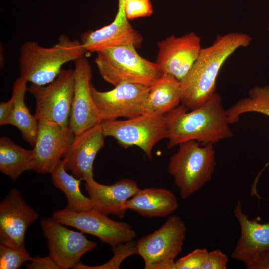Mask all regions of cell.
Here are the masks:
<instances>
[{"mask_svg": "<svg viewBox=\"0 0 269 269\" xmlns=\"http://www.w3.org/2000/svg\"><path fill=\"white\" fill-rule=\"evenodd\" d=\"M30 261L26 265L28 269H60L49 255L45 257L31 258Z\"/></svg>", "mask_w": 269, "mask_h": 269, "instance_id": "31", "label": "cell"}, {"mask_svg": "<svg viewBox=\"0 0 269 269\" xmlns=\"http://www.w3.org/2000/svg\"><path fill=\"white\" fill-rule=\"evenodd\" d=\"M213 144L201 146L191 140L179 144L177 151L172 155L168 164V172L179 189L180 197L186 199L201 189L212 179L216 160Z\"/></svg>", "mask_w": 269, "mask_h": 269, "instance_id": "5", "label": "cell"}, {"mask_svg": "<svg viewBox=\"0 0 269 269\" xmlns=\"http://www.w3.org/2000/svg\"><path fill=\"white\" fill-rule=\"evenodd\" d=\"M95 60L103 79L114 86L136 83L152 87L163 74L155 62L142 57L133 45H121L98 51Z\"/></svg>", "mask_w": 269, "mask_h": 269, "instance_id": "4", "label": "cell"}, {"mask_svg": "<svg viewBox=\"0 0 269 269\" xmlns=\"http://www.w3.org/2000/svg\"><path fill=\"white\" fill-rule=\"evenodd\" d=\"M27 81L20 76L13 82L12 93L13 104L7 125L17 128L21 132L22 138L34 146L37 134L38 121L32 115L24 102L25 94L28 91Z\"/></svg>", "mask_w": 269, "mask_h": 269, "instance_id": "22", "label": "cell"}, {"mask_svg": "<svg viewBox=\"0 0 269 269\" xmlns=\"http://www.w3.org/2000/svg\"><path fill=\"white\" fill-rule=\"evenodd\" d=\"M208 251L206 249H197L175 261L173 269H201Z\"/></svg>", "mask_w": 269, "mask_h": 269, "instance_id": "28", "label": "cell"}, {"mask_svg": "<svg viewBox=\"0 0 269 269\" xmlns=\"http://www.w3.org/2000/svg\"><path fill=\"white\" fill-rule=\"evenodd\" d=\"M124 7L128 19L149 16L153 12L150 0L125 1Z\"/></svg>", "mask_w": 269, "mask_h": 269, "instance_id": "29", "label": "cell"}, {"mask_svg": "<svg viewBox=\"0 0 269 269\" xmlns=\"http://www.w3.org/2000/svg\"><path fill=\"white\" fill-rule=\"evenodd\" d=\"M74 62V89L68 125L76 135L102 121L92 95L90 64L85 56Z\"/></svg>", "mask_w": 269, "mask_h": 269, "instance_id": "15", "label": "cell"}, {"mask_svg": "<svg viewBox=\"0 0 269 269\" xmlns=\"http://www.w3.org/2000/svg\"><path fill=\"white\" fill-rule=\"evenodd\" d=\"M74 70L62 69L56 78L45 85L31 84L28 91L34 96V116L38 120L68 126L74 89Z\"/></svg>", "mask_w": 269, "mask_h": 269, "instance_id": "8", "label": "cell"}, {"mask_svg": "<svg viewBox=\"0 0 269 269\" xmlns=\"http://www.w3.org/2000/svg\"><path fill=\"white\" fill-rule=\"evenodd\" d=\"M40 225L47 241L49 255L60 269H73L81 257L97 245L83 233L64 227L53 217L42 219Z\"/></svg>", "mask_w": 269, "mask_h": 269, "instance_id": "11", "label": "cell"}, {"mask_svg": "<svg viewBox=\"0 0 269 269\" xmlns=\"http://www.w3.org/2000/svg\"><path fill=\"white\" fill-rule=\"evenodd\" d=\"M74 136L69 125L63 127L51 122L38 121L32 170L41 174L50 173L62 159Z\"/></svg>", "mask_w": 269, "mask_h": 269, "instance_id": "13", "label": "cell"}, {"mask_svg": "<svg viewBox=\"0 0 269 269\" xmlns=\"http://www.w3.org/2000/svg\"><path fill=\"white\" fill-rule=\"evenodd\" d=\"M155 63L163 74L181 81L197 60L202 47L201 39L191 32L180 36L171 35L157 43Z\"/></svg>", "mask_w": 269, "mask_h": 269, "instance_id": "14", "label": "cell"}, {"mask_svg": "<svg viewBox=\"0 0 269 269\" xmlns=\"http://www.w3.org/2000/svg\"><path fill=\"white\" fill-rule=\"evenodd\" d=\"M260 261L266 262L269 264V253L263 255L258 260V261L256 263Z\"/></svg>", "mask_w": 269, "mask_h": 269, "instance_id": "33", "label": "cell"}, {"mask_svg": "<svg viewBox=\"0 0 269 269\" xmlns=\"http://www.w3.org/2000/svg\"><path fill=\"white\" fill-rule=\"evenodd\" d=\"M255 112L269 117V86H255L250 90L249 96L241 99L226 110L229 123L239 122L241 115Z\"/></svg>", "mask_w": 269, "mask_h": 269, "instance_id": "25", "label": "cell"}, {"mask_svg": "<svg viewBox=\"0 0 269 269\" xmlns=\"http://www.w3.org/2000/svg\"><path fill=\"white\" fill-rule=\"evenodd\" d=\"M252 40L248 34L229 33L218 35L212 45L202 48L190 71L180 81L181 104L193 110L213 96L225 61L239 48L248 46Z\"/></svg>", "mask_w": 269, "mask_h": 269, "instance_id": "2", "label": "cell"}, {"mask_svg": "<svg viewBox=\"0 0 269 269\" xmlns=\"http://www.w3.org/2000/svg\"><path fill=\"white\" fill-rule=\"evenodd\" d=\"M118 10L109 24L83 34L81 42L87 52H97L104 49L121 45L136 48L142 42L141 34L129 22L125 12V0H118Z\"/></svg>", "mask_w": 269, "mask_h": 269, "instance_id": "18", "label": "cell"}, {"mask_svg": "<svg viewBox=\"0 0 269 269\" xmlns=\"http://www.w3.org/2000/svg\"><path fill=\"white\" fill-rule=\"evenodd\" d=\"M38 217L37 211L24 201L21 193L11 189L0 203V244L26 250L25 233Z\"/></svg>", "mask_w": 269, "mask_h": 269, "instance_id": "12", "label": "cell"}, {"mask_svg": "<svg viewBox=\"0 0 269 269\" xmlns=\"http://www.w3.org/2000/svg\"><path fill=\"white\" fill-rule=\"evenodd\" d=\"M101 126L106 136L114 137L123 147H139L149 159L155 145L167 137L165 115L144 113L125 120L102 121Z\"/></svg>", "mask_w": 269, "mask_h": 269, "instance_id": "7", "label": "cell"}, {"mask_svg": "<svg viewBox=\"0 0 269 269\" xmlns=\"http://www.w3.org/2000/svg\"><path fill=\"white\" fill-rule=\"evenodd\" d=\"M186 233L183 220L172 215L158 229L135 241L136 254L143 259L144 269H173Z\"/></svg>", "mask_w": 269, "mask_h": 269, "instance_id": "6", "label": "cell"}, {"mask_svg": "<svg viewBox=\"0 0 269 269\" xmlns=\"http://www.w3.org/2000/svg\"><path fill=\"white\" fill-rule=\"evenodd\" d=\"M106 137L101 123L75 135L62 157L66 170L86 182L94 180L93 163L97 154L104 146Z\"/></svg>", "mask_w": 269, "mask_h": 269, "instance_id": "16", "label": "cell"}, {"mask_svg": "<svg viewBox=\"0 0 269 269\" xmlns=\"http://www.w3.org/2000/svg\"><path fill=\"white\" fill-rule=\"evenodd\" d=\"M125 207L143 217H164L175 211L178 207V203L171 191L150 187L140 189L126 201Z\"/></svg>", "mask_w": 269, "mask_h": 269, "instance_id": "20", "label": "cell"}, {"mask_svg": "<svg viewBox=\"0 0 269 269\" xmlns=\"http://www.w3.org/2000/svg\"><path fill=\"white\" fill-rule=\"evenodd\" d=\"M128 0H125V1H128Z\"/></svg>", "mask_w": 269, "mask_h": 269, "instance_id": "35", "label": "cell"}, {"mask_svg": "<svg viewBox=\"0 0 269 269\" xmlns=\"http://www.w3.org/2000/svg\"><path fill=\"white\" fill-rule=\"evenodd\" d=\"M33 158V149L23 148L7 136L0 137V171L12 180L32 169Z\"/></svg>", "mask_w": 269, "mask_h": 269, "instance_id": "23", "label": "cell"}, {"mask_svg": "<svg viewBox=\"0 0 269 269\" xmlns=\"http://www.w3.org/2000/svg\"><path fill=\"white\" fill-rule=\"evenodd\" d=\"M113 250L114 253L113 257L109 262L105 264L97 267H90L79 262L74 267L73 269H119L121 263L126 258L134 254H136L135 242L132 241L114 247H113Z\"/></svg>", "mask_w": 269, "mask_h": 269, "instance_id": "26", "label": "cell"}, {"mask_svg": "<svg viewBox=\"0 0 269 269\" xmlns=\"http://www.w3.org/2000/svg\"><path fill=\"white\" fill-rule=\"evenodd\" d=\"M234 214L240 225L241 235L231 257L251 269L262 256L269 253V222L261 223L249 219L243 211L240 201L234 208Z\"/></svg>", "mask_w": 269, "mask_h": 269, "instance_id": "17", "label": "cell"}, {"mask_svg": "<svg viewBox=\"0 0 269 269\" xmlns=\"http://www.w3.org/2000/svg\"><path fill=\"white\" fill-rule=\"evenodd\" d=\"M85 189L93 210L106 215L112 214L122 218L126 211V201L134 195L139 188L136 182L125 178L107 185L95 180L86 182Z\"/></svg>", "mask_w": 269, "mask_h": 269, "instance_id": "19", "label": "cell"}, {"mask_svg": "<svg viewBox=\"0 0 269 269\" xmlns=\"http://www.w3.org/2000/svg\"><path fill=\"white\" fill-rule=\"evenodd\" d=\"M151 87L123 83L107 91H100L92 85L91 92L101 121L119 118H132L144 113V105Z\"/></svg>", "mask_w": 269, "mask_h": 269, "instance_id": "10", "label": "cell"}, {"mask_svg": "<svg viewBox=\"0 0 269 269\" xmlns=\"http://www.w3.org/2000/svg\"><path fill=\"white\" fill-rule=\"evenodd\" d=\"M31 259L26 250L17 249L0 244V269H18Z\"/></svg>", "mask_w": 269, "mask_h": 269, "instance_id": "27", "label": "cell"}, {"mask_svg": "<svg viewBox=\"0 0 269 269\" xmlns=\"http://www.w3.org/2000/svg\"><path fill=\"white\" fill-rule=\"evenodd\" d=\"M229 261L227 255L220 249L209 252L201 269H226Z\"/></svg>", "mask_w": 269, "mask_h": 269, "instance_id": "30", "label": "cell"}, {"mask_svg": "<svg viewBox=\"0 0 269 269\" xmlns=\"http://www.w3.org/2000/svg\"><path fill=\"white\" fill-rule=\"evenodd\" d=\"M55 187L63 191L67 199L66 209L82 212L92 209L90 199L84 196L80 189L81 179L69 174L61 159L50 173Z\"/></svg>", "mask_w": 269, "mask_h": 269, "instance_id": "24", "label": "cell"}, {"mask_svg": "<svg viewBox=\"0 0 269 269\" xmlns=\"http://www.w3.org/2000/svg\"><path fill=\"white\" fill-rule=\"evenodd\" d=\"M165 116L168 148L191 140L214 144L233 134L222 97L216 92L190 111L180 104Z\"/></svg>", "mask_w": 269, "mask_h": 269, "instance_id": "1", "label": "cell"}, {"mask_svg": "<svg viewBox=\"0 0 269 269\" xmlns=\"http://www.w3.org/2000/svg\"><path fill=\"white\" fill-rule=\"evenodd\" d=\"M268 30L269 32V24L268 25Z\"/></svg>", "mask_w": 269, "mask_h": 269, "instance_id": "34", "label": "cell"}, {"mask_svg": "<svg viewBox=\"0 0 269 269\" xmlns=\"http://www.w3.org/2000/svg\"><path fill=\"white\" fill-rule=\"evenodd\" d=\"M180 104V81L164 73L151 87L143 111L144 113L164 115Z\"/></svg>", "mask_w": 269, "mask_h": 269, "instance_id": "21", "label": "cell"}, {"mask_svg": "<svg viewBox=\"0 0 269 269\" xmlns=\"http://www.w3.org/2000/svg\"><path fill=\"white\" fill-rule=\"evenodd\" d=\"M86 52L81 41L65 35L48 47L27 41L20 49V76L32 84L47 85L56 78L64 64L85 56Z\"/></svg>", "mask_w": 269, "mask_h": 269, "instance_id": "3", "label": "cell"}, {"mask_svg": "<svg viewBox=\"0 0 269 269\" xmlns=\"http://www.w3.org/2000/svg\"><path fill=\"white\" fill-rule=\"evenodd\" d=\"M13 100L11 97L6 102L0 103V125H7L8 119L10 116L13 108Z\"/></svg>", "mask_w": 269, "mask_h": 269, "instance_id": "32", "label": "cell"}, {"mask_svg": "<svg viewBox=\"0 0 269 269\" xmlns=\"http://www.w3.org/2000/svg\"><path fill=\"white\" fill-rule=\"evenodd\" d=\"M52 217L63 225L96 236L112 247L133 241L136 237L129 224L113 220L93 209L73 212L65 208L54 211Z\"/></svg>", "mask_w": 269, "mask_h": 269, "instance_id": "9", "label": "cell"}]
</instances>
